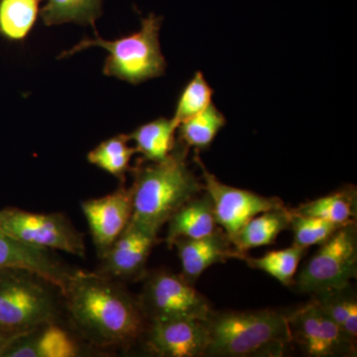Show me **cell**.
<instances>
[{
  "label": "cell",
  "mask_w": 357,
  "mask_h": 357,
  "mask_svg": "<svg viewBox=\"0 0 357 357\" xmlns=\"http://www.w3.org/2000/svg\"><path fill=\"white\" fill-rule=\"evenodd\" d=\"M188 149L176 140L165 160L140 163L131 170L132 220L159 232L181 206L204 191L203 183L188 165Z\"/></svg>",
  "instance_id": "2"
},
{
  "label": "cell",
  "mask_w": 357,
  "mask_h": 357,
  "mask_svg": "<svg viewBox=\"0 0 357 357\" xmlns=\"http://www.w3.org/2000/svg\"><path fill=\"white\" fill-rule=\"evenodd\" d=\"M172 248H177L182 263V276L192 285L213 265L241 258L222 227L199 238L176 239Z\"/></svg>",
  "instance_id": "15"
},
{
  "label": "cell",
  "mask_w": 357,
  "mask_h": 357,
  "mask_svg": "<svg viewBox=\"0 0 357 357\" xmlns=\"http://www.w3.org/2000/svg\"><path fill=\"white\" fill-rule=\"evenodd\" d=\"M129 141L126 134L103 141L88 154L89 163L124 183L126 173L130 170L131 158L137 153L136 148L128 144Z\"/></svg>",
  "instance_id": "23"
},
{
  "label": "cell",
  "mask_w": 357,
  "mask_h": 357,
  "mask_svg": "<svg viewBox=\"0 0 357 357\" xmlns=\"http://www.w3.org/2000/svg\"><path fill=\"white\" fill-rule=\"evenodd\" d=\"M344 225L319 218L299 215L292 211L290 227L294 234L293 244L307 249L312 245H321Z\"/></svg>",
  "instance_id": "28"
},
{
  "label": "cell",
  "mask_w": 357,
  "mask_h": 357,
  "mask_svg": "<svg viewBox=\"0 0 357 357\" xmlns=\"http://www.w3.org/2000/svg\"><path fill=\"white\" fill-rule=\"evenodd\" d=\"M292 211L285 206L255 215L237 234L232 245L243 259L249 249L274 243L277 236L290 227Z\"/></svg>",
  "instance_id": "18"
},
{
  "label": "cell",
  "mask_w": 357,
  "mask_h": 357,
  "mask_svg": "<svg viewBox=\"0 0 357 357\" xmlns=\"http://www.w3.org/2000/svg\"><path fill=\"white\" fill-rule=\"evenodd\" d=\"M162 18L150 14L141 21V29L130 36L107 41L96 35V39H84L76 47L61 55L69 57L91 46L102 47L109 52L103 67L105 76L115 77L130 84H139L162 76L166 61L159 43Z\"/></svg>",
  "instance_id": "5"
},
{
  "label": "cell",
  "mask_w": 357,
  "mask_h": 357,
  "mask_svg": "<svg viewBox=\"0 0 357 357\" xmlns=\"http://www.w3.org/2000/svg\"><path fill=\"white\" fill-rule=\"evenodd\" d=\"M177 126L172 119H156L136 128L128 134L129 140L135 143L136 151L146 162H160L165 160L175 146V132Z\"/></svg>",
  "instance_id": "19"
},
{
  "label": "cell",
  "mask_w": 357,
  "mask_h": 357,
  "mask_svg": "<svg viewBox=\"0 0 357 357\" xmlns=\"http://www.w3.org/2000/svg\"><path fill=\"white\" fill-rule=\"evenodd\" d=\"M24 335V333H23ZM21 333L8 332L0 328V357H3L4 352L8 349L9 345L13 344L14 340L20 337Z\"/></svg>",
  "instance_id": "29"
},
{
  "label": "cell",
  "mask_w": 357,
  "mask_h": 357,
  "mask_svg": "<svg viewBox=\"0 0 357 357\" xmlns=\"http://www.w3.org/2000/svg\"><path fill=\"white\" fill-rule=\"evenodd\" d=\"M0 268H20L43 277L64 293L77 268L61 260L54 251L28 245L0 227Z\"/></svg>",
  "instance_id": "14"
},
{
  "label": "cell",
  "mask_w": 357,
  "mask_h": 357,
  "mask_svg": "<svg viewBox=\"0 0 357 357\" xmlns=\"http://www.w3.org/2000/svg\"><path fill=\"white\" fill-rule=\"evenodd\" d=\"M0 227L21 243L84 257V234L61 213H36L17 208L0 210Z\"/></svg>",
  "instance_id": "8"
},
{
  "label": "cell",
  "mask_w": 357,
  "mask_h": 357,
  "mask_svg": "<svg viewBox=\"0 0 357 357\" xmlns=\"http://www.w3.org/2000/svg\"><path fill=\"white\" fill-rule=\"evenodd\" d=\"M225 124V116L211 102L203 112L178 124V137L185 146L204 149Z\"/></svg>",
  "instance_id": "25"
},
{
  "label": "cell",
  "mask_w": 357,
  "mask_h": 357,
  "mask_svg": "<svg viewBox=\"0 0 357 357\" xmlns=\"http://www.w3.org/2000/svg\"><path fill=\"white\" fill-rule=\"evenodd\" d=\"M356 191L351 187L302 204L292 211L299 215L347 225L356 220Z\"/></svg>",
  "instance_id": "20"
},
{
  "label": "cell",
  "mask_w": 357,
  "mask_h": 357,
  "mask_svg": "<svg viewBox=\"0 0 357 357\" xmlns=\"http://www.w3.org/2000/svg\"><path fill=\"white\" fill-rule=\"evenodd\" d=\"M81 206L100 258L112 248L132 218L131 188H126L122 183L116 191L102 198L86 199Z\"/></svg>",
  "instance_id": "12"
},
{
  "label": "cell",
  "mask_w": 357,
  "mask_h": 357,
  "mask_svg": "<svg viewBox=\"0 0 357 357\" xmlns=\"http://www.w3.org/2000/svg\"><path fill=\"white\" fill-rule=\"evenodd\" d=\"M292 342L311 357L356 356L354 337L340 326L314 299L287 314Z\"/></svg>",
  "instance_id": "9"
},
{
  "label": "cell",
  "mask_w": 357,
  "mask_h": 357,
  "mask_svg": "<svg viewBox=\"0 0 357 357\" xmlns=\"http://www.w3.org/2000/svg\"><path fill=\"white\" fill-rule=\"evenodd\" d=\"M306 250L307 248L293 244L291 248L272 251L262 257L253 258L244 255L243 260L248 263L249 267L261 270L283 285L291 286Z\"/></svg>",
  "instance_id": "26"
},
{
  "label": "cell",
  "mask_w": 357,
  "mask_h": 357,
  "mask_svg": "<svg viewBox=\"0 0 357 357\" xmlns=\"http://www.w3.org/2000/svg\"><path fill=\"white\" fill-rule=\"evenodd\" d=\"M102 6V0H47L40 15L46 26L75 22L95 27Z\"/></svg>",
  "instance_id": "22"
},
{
  "label": "cell",
  "mask_w": 357,
  "mask_h": 357,
  "mask_svg": "<svg viewBox=\"0 0 357 357\" xmlns=\"http://www.w3.org/2000/svg\"><path fill=\"white\" fill-rule=\"evenodd\" d=\"M204 180V191L213 204L215 222L225 230L231 243L244 225L255 215L284 206L278 198H266L255 192L223 184L206 170L203 161L196 156Z\"/></svg>",
  "instance_id": "10"
},
{
  "label": "cell",
  "mask_w": 357,
  "mask_h": 357,
  "mask_svg": "<svg viewBox=\"0 0 357 357\" xmlns=\"http://www.w3.org/2000/svg\"><path fill=\"white\" fill-rule=\"evenodd\" d=\"M159 232L131 218L112 248L100 258L98 273L117 282L143 280Z\"/></svg>",
  "instance_id": "11"
},
{
  "label": "cell",
  "mask_w": 357,
  "mask_h": 357,
  "mask_svg": "<svg viewBox=\"0 0 357 357\" xmlns=\"http://www.w3.org/2000/svg\"><path fill=\"white\" fill-rule=\"evenodd\" d=\"M143 281L137 300L148 323L174 319L204 321L213 311L208 299L182 274L157 270L151 273L147 272Z\"/></svg>",
  "instance_id": "7"
},
{
  "label": "cell",
  "mask_w": 357,
  "mask_h": 357,
  "mask_svg": "<svg viewBox=\"0 0 357 357\" xmlns=\"http://www.w3.org/2000/svg\"><path fill=\"white\" fill-rule=\"evenodd\" d=\"M41 0H0V35L23 41L31 32L40 13Z\"/></svg>",
  "instance_id": "21"
},
{
  "label": "cell",
  "mask_w": 357,
  "mask_h": 357,
  "mask_svg": "<svg viewBox=\"0 0 357 357\" xmlns=\"http://www.w3.org/2000/svg\"><path fill=\"white\" fill-rule=\"evenodd\" d=\"M81 352L74 337L55 321L16 338L3 357H76Z\"/></svg>",
  "instance_id": "16"
},
{
  "label": "cell",
  "mask_w": 357,
  "mask_h": 357,
  "mask_svg": "<svg viewBox=\"0 0 357 357\" xmlns=\"http://www.w3.org/2000/svg\"><path fill=\"white\" fill-rule=\"evenodd\" d=\"M166 243L172 248L178 238H199L217 229L213 201L208 192L190 199L169 218Z\"/></svg>",
  "instance_id": "17"
},
{
  "label": "cell",
  "mask_w": 357,
  "mask_h": 357,
  "mask_svg": "<svg viewBox=\"0 0 357 357\" xmlns=\"http://www.w3.org/2000/svg\"><path fill=\"white\" fill-rule=\"evenodd\" d=\"M213 89L206 83L204 75L197 73L185 86L178 98L172 121L176 126L203 112L211 103Z\"/></svg>",
  "instance_id": "27"
},
{
  "label": "cell",
  "mask_w": 357,
  "mask_h": 357,
  "mask_svg": "<svg viewBox=\"0 0 357 357\" xmlns=\"http://www.w3.org/2000/svg\"><path fill=\"white\" fill-rule=\"evenodd\" d=\"M61 291L40 275L0 268V328L23 333L57 321Z\"/></svg>",
  "instance_id": "4"
},
{
  "label": "cell",
  "mask_w": 357,
  "mask_h": 357,
  "mask_svg": "<svg viewBox=\"0 0 357 357\" xmlns=\"http://www.w3.org/2000/svg\"><path fill=\"white\" fill-rule=\"evenodd\" d=\"M62 297L73 325L96 347L128 345L146 330L137 298L98 272L77 269Z\"/></svg>",
  "instance_id": "1"
},
{
  "label": "cell",
  "mask_w": 357,
  "mask_h": 357,
  "mask_svg": "<svg viewBox=\"0 0 357 357\" xmlns=\"http://www.w3.org/2000/svg\"><path fill=\"white\" fill-rule=\"evenodd\" d=\"M145 330V345L152 354L162 357L204 356L208 331L204 321L192 319L150 321Z\"/></svg>",
  "instance_id": "13"
},
{
  "label": "cell",
  "mask_w": 357,
  "mask_h": 357,
  "mask_svg": "<svg viewBox=\"0 0 357 357\" xmlns=\"http://www.w3.org/2000/svg\"><path fill=\"white\" fill-rule=\"evenodd\" d=\"M356 276L357 227L354 220L321 244L293 284L301 293L316 294L347 287Z\"/></svg>",
  "instance_id": "6"
},
{
  "label": "cell",
  "mask_w": 357,
  "mask_h": 357,
  "mask_svg": "<svg viewBox=\"0 0 357 357\" xmlns=\"http://www.w3.org/2000/svg\"><path fill=\"white\" fill-rule=\"evenodd\" d=\"M204 324V356L280 357L293 344L287 314L275 310L213 311Z\"/></svg>",
  "instance_id": "3"
},
{
  "label": "cell",
  "mask_w": 357,
  "mask_h": 357,
  "mask_svg": "<svg viewBox=\"0 0 357 357\" xmlns=\"http://www.w3.org/2000/svg\"><path fill=\"white\" fill-rule=\"evenodd\" d=\"M312 299L351 337H357V299L351 286L312 294Z\"/></svg>",
  "instance_id": "24"
}]
</instances>
